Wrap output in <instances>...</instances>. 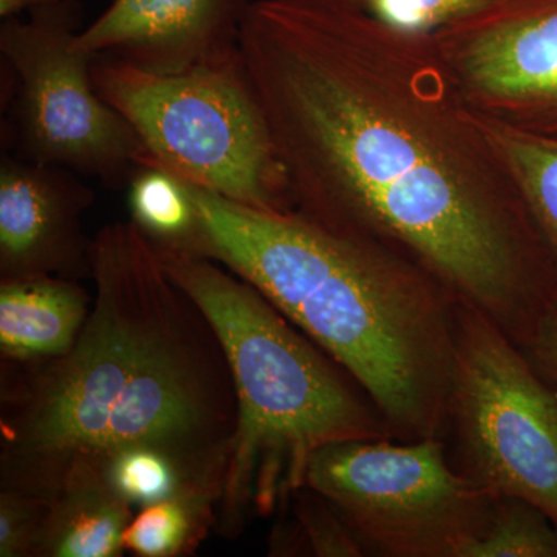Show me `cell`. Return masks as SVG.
<instances>
[{"mask_svg": "<svg viewBox=\"0 0 557 557\" xmlns=\"http://www.w3.org/2000/svg\"><path fill=\"white\" fill-rule=\"evenodd\" d=\"M240 57L295 211L423 267L519 347L533 338L555 263L432 35L351 0H255Z\"/></svg>", "mask_w": 557, "mask_h": 557, "instance_id": "6da1fadb", "label": "cell"}, {"mask_svg": "<svg viewBox=\"0 0 557 557\" xmlns=\"http://www.w3.org/2000/svg\"><path fill=\"white\" fill-rule=\"evenodd\" d=\"M94 302L61 357L0 366V487L49 497L70 469L149 446L225 486L239 424L214 325L129 222L90 248Z\"/></svg>", "mask_w": 557, "mask_h": 557, "instance_id": "7a4b0ae2", "label": "cell"}, {"mask_svg": "<svg viewBox=\"0 0 557 557\" xmlns=\"http://www.w3.org/2000/svg\"><path fill=\"white\" fill-rule=\"evenodd\" d=\"M194 255L265 296L350 373L399 442L445 438L457 299L423 267L298 211L242 207L188 185Z\"/></svg>", "mask_w": 557, "mask_h": 557, "instance_id": "3957f363", "label": "cell"}, {"mask_svg": "<svg viewBox=\"0 0 557 557\" xmlns=\"http://www.w3.org/2000/svg\"><path fill=\"white\" fill-rule=\"evenodd\" d=\"M156 249L214 325L233 370L239 424L218 509L222 536H239L249 519L287 507L319 449L394 438L350 373L255 285L218 260Z\"/></svg>", "mask_w": 557, "mask_h": 557, "instance_id": "277c9868", "label": "cell"}, {"mask_svg": "<svg viewBox=\"0 0 557 557\" xmlns=\"http://www.w3.org/2000/svg\"><path fill=\"white\" fill-rule=\"evenodd\" d=\"M102 100L137 132L146 166L242 207L293 211L288 183L240 60L183 75H157L94 58Z\"/></svg>", "mask_w": 557, "mask_h": 557, "instance_id": "5b68a950", "label": "cell"}, {"mask_svg": "<svg viewBox=\"0 0 557 557\" xmlns=\"http://www.w3.org/2000/svg\"><path fill=\"white\" fill-rule=\"evenodd\" d=\"M79 0H58L30 10V20L0 27L2 110L7 146L14 156L129 185L146 168L137 132L102 100L91 79V60L75 47L83 30Z\"/></svg>", "mask_w": 557, "mask_h": 557, "instance_id": "8992f818", "label": "cell"}, {"mask_svg": "<svg viewBox=\"0 0 557 557\" xmlns=\"http://www.w3.org/2000/svg\"><path fill=\"white\" fill-rule=\"evenodd\" d=\"M443 440L460 474L536 505L557 527V391L493 319L458 300Z\"/></svg>", "mask_w": 557, "mask_h": 557, "instance_id": "52a82bcc", "label": "cell"}, {"mask_svg": "<svg viewBox=\"0 0 557 557\" xmlns=\"http://www.w3.org/2000/svg\"><path fill=\"white\" fill-rule=\"evenodd\" d=\"M306 486L325 498L368 555L467 557L496 496L450 465L443 438L354 440L319 449Z\"/></svg>", "mask_w": 557, "mask_h": 557, "instance_id": "ba28073f", "label": "cell"}, {"mask_svg": "<svg viewBox=\"0 0 557 557\" xmlns=\"http://www.w3.org/2000/svg\"><path fill=\"white\" fill-rule=\"evenodd\" d=\"M432 38L474 112L557 139V0H511Z\"/></svg>", "mask_w": 557, "mask_h": 557, "instance_id": "9c48e42d", "label": "cell"}, {"mask_svg": "<svg viewBox=\"0 0 557 557\" xmlns=\"http://www.w3.org/2000/svg\"><path fill=\"white\" fill-rule=\"evenodd\" d=\"M251 0H112L76 36L90 58H113L157 75H183L240 60Z\"/></svg>", "mask_w": 557, "mask_h": 557, "instance_id": "30bf717a", "label": "cell"}, {"mask_svg": "<svg viewBox=\"0 0 557 557\" xmlns=\"http://www.w3.org/2000/svg\"><path fill=\"white\" fill-rule=\"evenodd\" d=\"M95 193L76 172L3 152L0 160V281L90 278L94 237L84 215Z\"/></svg>", "mask_w": 557, "mask_h": 557, "instance_id": "8fae6325", "label": "cell"}, {"mask_svg": "<svg viewBox=\"0 0 557 557\" xmlns=\"http://www.w3.org/2000/svg\"><path fill=\"white\" fill-rule=\"evenodd\" d=\"M91 302L76 278L0 281V359L33 364L61 357L78 338Z\"/></svg>", "mask_w": 557, "mask_h": 557, "instance_id": "7c38bea8", "label": "cell"}, {"mask_svg": "<svg viewBox=\"0 0 557 557\" xmlns=\"http://www.w3.org/2000/svg\"><path fill=\"white\" fill-rule=\"evenodd\" d=\"M134 507L113 491L102 467L70 469L49 496L35 557H119Z\"/></svg>", "mask_w": 557, "mask_h": 557, "instance_id": "4fadbf2b", "label": "cell"}, {"mask_svg": "<svg viewBox=\"0 0 557 557\" xmlns=\"http://www.w3.org/2000/svg\"><path fill=\"white\" fill-rule=\"evenodd\" d=\"M220 483H186L177 493L139 509L124 533L126 552L139 557L194 555L218 525Z\"/></svg>", "mask_w": 557, "mask_h": 557, "instance_id": "5bb4252c", "label": "cell"}, {"mask_svg": "<svg viewBox=\"0 0 557 557\" xmlns=\"http://www.w3.org/2000/svg\"><path fill=\"white\" fill-rule=\"evenodd\" d=\"M480 119L522 190L557 274V139Z\"/></svg>", "mask_w": 557, "mask_h": 557, "instance_id": "9a60e30c", "label": "cell"}, {"mask_svg": "<svg viewBox=\"0 0 557 557\" xmlns=\"http://www.w3.org/2000/svg\"><path fill=\"white\" fill-rule=\"evenodd\" d=\"M131 220L156 247L193 252L199 209L188 183L159 168H141L129 183Z\"/></svg>", "mask_w": 557, "mask_h": 557, "instance_id": "2e32d148", "label": "cell"}, {"mask_svg": "<svg viewBox=\"0 0 557 557\" xmlns=\"http://www.w3.org/2000/svg\"><path fill=\"white\" fill-rule=\"evenodd\" d=\"M295 520L281 523L270 537V555L359 557L368 555L355 531L332 505L309 486L292 498Z\"/></svg>", "mask_w": 557, "mask_h": 557, "instance_id": "e0dca14e", "label": "cell"}, {"mask_svg": "<svg viewBox=\"0 0 557 557\" xmlns=\"http://www.w3.org/2000/svg\"><path fill=\"white\" fill-rule=\"evenodd\" d=\"M467 557H557V527L530 502L497 497L485 531Z\"/></svg>", "mask_w": 557, "mask_h": 557, "instance_id": "ac0fdd59", "label": "cell"}, {"mask_svg": "<svg viewBox=\"0 0 557 557\" xmlns=\"http://www.w3.org/2000/svg\"><path fill=\"white\" fill-rule=\"evenodd\" d=\"M102 472L121 498L139 508L171 497L186 483H214L189 479L174 457L149 446L119 450L106 460Z\"/></svg>", "mask_w": 557, "mask_h": 557, "instance_id": "d6986e66", "label": "cell"}, {"mask_svg": "<svg viewBox=\"0 0 557 557\" xmlns=\"http://www.w3.org/2000/svg\"><path fill=\"white\" fill-rule=\"evenodd\" d=\"M359 9L398 30L434 35L511 0H351Z\"/></svg>", "mask_w": 557, "mask_h": 557, "instance_id": "ffe728a7", "label": "cell"}, {"mask_svg": "<svg viewBox=\"0 0 557 557\" xmlns=\"http://www.w3.org/2000/svg\"><path fill=\"white\" fill-rule=\"evenodd\" d=\"M49 498L0 487V557H35Z\"/></svg>", "mask_w": 557, "mask_h": 557, "instance_id": "44dd1931", "label": "cell"}, {"mask_svg": "<svg viewBox=\"0 0 557 557\" xmlns=\"http://www.w3.org/2000/svg\"><path fill=\"white\" fill-rule=\"evenodd\" d=\"M520 348L537 372L557 391V302L539 322L533 338Z\"/></svg>", "mask_w": 557, "mask_h": 557, "instance_id": "7402d4cb", "label": "cell"}, {"mask_svg": "<svg viewBox=\"0 0 557 557\" xmlns=\"http://www.w3.org/2000/svg\"><path fill=\"white\" fill-rule=\"evenodd\" d=\"M54 2H58V0H0V17L11 20V17L20 16L24 11L50 5Z\"/></svg>", "mask_w": 557, "mask_h": 557, "instance_id": "603a6c76", "label": "cell"}]
</instances>
